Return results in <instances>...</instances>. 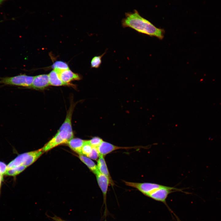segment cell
Returning a JSON list of instances; mask_svg holds the SVG:
<instances>
[{
    "mask_svg": "<svg viewBox=\"0 0 221 221\" xmlns=\"http://www.w3.org/2000/svg\"><path fill=\"white\" fill-rule=\"evenodd\" d=\"M125 16L122 21L123 27H129L139 33L155 37L161 40L163 38L164 30L157 28L141 16L136 10H134L133 12L125 13Z\"/></svg>",
    "mask_w": 221,
    "mask_h": 221,
    "instance_id": "obj_1",
    "label": "cell"
},
{
    "mask_svg": "<svg viewBox=\"0 0 221 221\" xmlns=\"http://www.w3.org/2000/svg\"><path fill=\"white\" fill-rule=\"evenodd\" d=\"M74 105L70 106L67 113L65 119L55 136L41 149L44 152L47 151L60 144L67 143L73 138L71 119Z\"/></svg>",
    "mask_w": 221,
    "mask_h": 221,
    "instance_id": "obj_2",
    "label": "cell"
},
{
    "mask_svg": "<svg viewBox=\"0 0 221 221\" xmlns=\"http://www.w3.org/2000/svg\"><path fill=\"white\" fill-rule=\"evenodd\" d=\"M34 76L25 74L14 76L0 77V84L4 85L21 86L30 88Z\"/></svg>",
    "mask_w": 221,
    "mask_h": 221,
    "instance_id": "obj_3",
    "label": "cell"
},
{
    "mask_svg": "<svg viewBox=\"0 0 221 221\" xmlns=\"http://www.w3.org/2000/svg\"><path fill=\"white\" fill-rule=\"evenodd\" d=\"M126 185L135 188L145 196L149 197L164 185L149 182L137 183L124 181Z\"/></svg>",
    "mask_w": 221,
    "mask_h": 221,
    "instance_id": "obj_4",
    "label": "cell"
},
{
    "mask_svg": "<svg viewBox=\"0 0 221 221\" xmlns=\"http://www.w3.org/2000/svg\"><path fill=\"white\" fill-rule=\"evenodd\" d=\"M57 72L61 80L68 85L69 83L73 80H78L81 79V76L78 74L75 73L69 69L60 70L54 69Z\"/></svg>",
    "mask_w": 221,
    "mask_h": 221,
    "instance_id": "obj_5",
    "label": "cell"
},
{
    "mask_svg": "<svg viewBox=\"0 0 221 221\" xmlns=\"http://www.w3.org/2000/svg\"><path fill=\"white\" fill-rule=\"evenodd\" d=\"M50 85L48 75H40L34 76L30 88L36 90H43Z\"/></svg>",
    "mask_w": 221,
    "mask_h": 221,
    "instance_id": "obj_6",
    "label": "cell"
},
{
    "mask_svg": "<svg viewBox=\"0 0 221 221\" xmlns=\"http://www.w3.org/2000/svg\"><path fill=\"white\" fill-rule=\"evenodd\" d=\"M135 147H120L114 145L109 142L103 141L97 149L101 155L104 156L112 152L119 149H128L136 148Z\"/></svg>",
    "mask_w": 221,
    "mask_h": 221,
    "instance_id": "obj_7",
    "label": "cell"
},
{
    "mask_svg": "<svg viewBox=\"0 0 221 221\" xmlns=\"http://www.w3.org/2000/svg\"><path fill=\"white\" fill-rule=\"evenodd\" d=\"M98 184L103 195L104 201L106 203L107 194L109 185L110 184L109 179L99 172L95 175Z\"/></svg>",
    "mask_w": 221,
    "mask_h": 221,
    "instance_id": "obj_8",
    "label": "cell"
},
{
    "mask_svg": "<svg viewBox=\"0 0 221 221\" xmlns=\"http://www.w3.org/2000/svg\"><path fill=\"white\" fill-rule=\"evenodd\" d=\"M97 166L99 172L107 177L110 181L111 185H113L114 182L110 176L103 156L100 155L97 160Z\"/></svg>",
    "mask_w": 221,
    "mask_h": 221,
    "instance_id": "obj_9",
    "label": "cell"
},
{
    "mask_svg": "<svg viewBox=\"0 0 221 221\" xmlns=\"http://www.w3.org/2000/svg\"><path fill=\"white\" fill-rule=\"evenodd\" d=\"M29 154L30 152H28L18 155L9 163L7 165V169L23 165V164L27 159Z\"/></svg>",
    "mask_w": 221,
    "mask_h": 221,
    "instance_id": "obj_10",
    "label": "cell"
},
{
    "mask_svg": "<svg viewBox=\"0 0 221 221\" xmlns=\"http://www.w3.org/2000/svg\"><path fill=\"white\" fill-rule=\"evenodd\" d=\"M85 141L79 138H72L67 143L74 152L79 155H82V148Z\"/></svg>",
    "mask_w": 221,
    "mask_h": 221,
    "instance_id": "obj_11",
    "label": "cell"
},
{
    "mask_svg": "<svg viewBox=\"0 0 221 221\" xmlns=\"http://www.w3.org/2000/svg\"><path fill=\"white\" fill-rule=\"evenodd\" d=\"M78 157L80 160L94 174L96 175L99 172L97 165L95 164L92 159L83 155H79Z\"/></svg>",
    "mask_w": 221,
    "mask_h": 221,
    "instance_id": "obj_12",
    "label": "cell"
},
{
    "mask_svg": "<svg viewBox=\"0 0 221 221\" xmlns=\"http://www.w3.org/2000/svg\"><path fill=\"white\" fill-rule=\"evenodd\" d=\"M48 75L50 85L56 86L68 85L61 80L55 69L51 71Z\"/></svg>",
    "mask_w": 221,
    "mask_h": 221,
    "instance_id": "obj_13",
    "label": "cell"
},
{
    "mask_svg": "<svg viewBox=\"0 0 221 221\" xmlns=\"http://www.w3.org/2000/svg\"><path fill=\"white\" fill-rule=\"evenodd\" d=\"M44 152L41 149L37 150L30 152V154L23 165L27 167L34 162Z\"/></svg>",
    "mask_w": 221,
    "mask_h": 221,
    "instance_id": "obj_14",
    "label": "cell"
},
{
    "mask_svg": "<svg viewBox=\"0 0 221 221\" xmlns=\"http://www.w3.org/2000/svg\"><path fill=\"white\" fill-rule=\"evenodd\" d=\"M26 167L22 165L7 169L4 175L15 176L23 171Z\"/></svg>",
    "mask_w": 221,
    "mask_h": 221,
    "instance_id": "obj_15",
    "label": "cell"
},
{
    "mask_svg": "<svg viewBox=\"0 0 221 221\" xmlns=\"http://www.w3.org/2000/svg\"><path fill=\"white\" fill-rule=\"evenodd\" d=\"M106 52L100 56H95L92 59L91 65V68H99L102 63V58L104 56Z\"/></svg>",
    "mask_w": 221,
    "mask_h": 221,
    "instance_id": "obj_16",
    "label": "cell"
},
{
    "mask_svg": "<svg viewBox=\"0 0 221 221\" xmlns=\"http://www.w3.org/2000/svg\"><path fill=\"white\" fill-rule=\"evenodd\" d=\"M92 147L88 141L85 140L82 148V155L87 157L91 152Z\"/></svg>",
    "mask_w": 221,
    "mask_h": 221,
    "instance_id": "obj_17",
    "label": "cell"
},
{
    "mask_svg": "<svg viewBox=\"0 0 221 221\" xmlns=\"http://www.w3.org/2000/svg\"><path fill=\"white\" fill-rule=\"evenodd\" d=\"M52 68L54 69L66 70L69 69L68 65L65 62L58 61L55 62L52 66Z\"/></svg>",
    "mask_w": 221,
    "mask_h": 221,
    "instance_id": "obj_18",
    "label": "cell"
},
{
    "mask_svg": "<svg viewBox=\"0 0 221 221\" xmlns=\"http://www.w3.org/2000/svg\"><path fill=\"white\" fill-rule=\"evenodd\" d=\"M89 143L92 147L97 148L103 141L99 137H95L92 138L90 140H88Z\"/></svg>",
    "mask_w": 221,
    "mask_h": 221,
    "instance_id": "obj_19",
    "label": "cell"
},
{
    "mask_svg": "<svg viewBox=\"0 0 221 221\" xmlns=\"http://www.w3.org/2000/svg\"><path fill=\"white\" fill-rule=\"evenodd\" d=\"M100 154L97 147H93L90 153L87 156L92 160H98L100 156Z\"/></svg>",
    "mask_w": 221,
    "mask_h": 221,
    "instance_id": "obj_20",
    "label": "cell"
},
{
    "mask_svg": "<svg viewBox=\"0 0 221 221\" xmlns=\"http://www.w3.org/2000/svg\"><path fill=\"white\" fill-rule=\"evenodd\" d=\"M7 165L4 162L0 161V174L4 175L7 169Z\"/></svg>",
    "mask_w": 221,
    "mask_h": 221,
    "instance_id": "obj_21",
    "label": "cell"
},
{
    "mask_svg": "<svg viewBox=\"0 0 221 221\" xmlns=\"http://www.w3.org/2000/svg\"><path fill=\"white\" fill-rule=\"evenodd\" d=\"M50 218L54 221H68L63 220L60 217L56 215Z\"/></svg>",
    "mask_w": 221,
    "mask_h": 221,
    "instance_id": "obj_22",
    "label": "cell"
},
{
    "mask_svg": "<svg viewBox=\"0 0 221 221\" xmlns=\"http://www.w3.org/2000/svg\"><path fill=\"white\" fill-rule=\"evenodd\" d=\"M3 180V175L0 174V189L1 187L2 182Z\"/></svg>",
    "mask_w": 221,
    "mask_h": 221,
    "instance_id": "obj_23",
    "label": "cell"
},
{
    "mask_svg": "<svg viewBox=\"0 0 221 221\" xmlns=\"http://www.w3.org/2000/svg\"><path fill=\"white\" fill-rule=\"evenodd\" d=\"M5 0H0V5L5 1Z\"/></svg>",
    "mask_w": 221,
    "mask_h": 221,
    "instance_id": "obj_24",
    "label": "cell"
}]
</instances>
